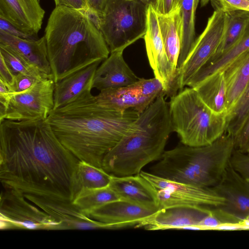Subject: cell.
Instances as JSON below:
<instances>
[{
	"label": "cell",
	"instance_id": "1",
	"mask_svg": "<svg viewBox=\"0 0 249 249\" xmlns=\"http://www.w3.org/2000/svg\"><path fill=\"white\" fill-rule=\"evenodd\" d=\"M79 160L59 140L48 118L0 121V179L24 194L71 201Z\"/></svg>",
	"mask_w": 249,
	"mask_h": 249
},
{
	"label": "cell",
	"instance_id": "2",
	"mask_svg": "<svg viewBox=\"0 0 249 249\" xmlns=\"http://www.w3.org/2000/svg\"><path fill=\"white\" fill-rule=\"evenodd\" d=\"M140 113L117 111L97 103L91 91L53 109L48 119L62 144L79 160L102 167L106 154L122 139Z\"/></svg>",
	"mask_w": 249,
	"mask_h": 249
},
{
	"label": "cell",
	"instance_id": "3",
	"mask_svg": "<svg viewBox=\"0 0 249 249\" xmlns=\"http://www.w3.org/2000/svg\"><path fill=\"white\" fill-rule=\"evenodd\" d=\"M44 33L55 83L109 55L102 32L86 10L55 6Z\"/></svg>",
	"mask_w": 249,
	"mask_h": 249
},
{
	"label": "cell",
	"instance_id": "4",
	"mask_svg": "<svg viewBox=\"0 0 249 249\" xmlns=\"http://www.w3.org/2000/svg\"><path fill=\"white\" fill-rule=\"evenodd\" d=\"M157 98L141 113L120 142L105 156L102 168L112 176L140 174L148 163L160 160L172 131L169 103Z\"/></svg>",
	"mask_w": 249,
	"mask_h": 249
},
{
	"label": "cell",
	"instance_id": "5",
	"mask_svg": "<svg viewBox=\"0 0 249 249\" xmlns=\"http://www.w3.org/2000/svg\"><path fill=\"white\" fill-rule=\"evenodd\" d=\"M235 149L233 137L225 133L211 144H181L164 151L152 174L178 182L213 187L222 179Z\"/></svg>",
	"mask_w": 249,
	"mask_h": 249
},
{
	"label": "cell",
	"instance_id": "6",
	"mask_svg": "<svg viewBox=\"0 0 249 249\" xmlns=\"http://www.w3.org/2000/svg\"><path fill=\"white\" fill-rule=\"evenodd\" d=\"M169 107L172 131L183 144L206 145L226 132V114L212 111L193 88L182 89L171 97Z\"/></svg>",
	"mask_w": 249,
	"mask_h": 249
},
{
	"label": "cell",
	"instance_id": "7",
	"mask_svg": "<svg viewBox=\"0 0 249 249\" xmlns=\"http://www.w3.org/2000/svg\"><path fill=\"white\" fill-rule=\"evenodd\" d=\"M147 6L138 0H107L99 16V28L110 53L124 50L144 37Z\"/></svg>",
	"mask_w": 249,
	"mask_h": 249
},
{
	"label": "cell",
	"instance_id": "8",
	"mask_svg": "<svg viewBox=\"0 0 249 249\" xmlns=\"http://www.w3.org/2000/svg\"><path fill=\"white\" fill-rule=\"evenodd\" d=\"M4 189L0 199L1 230H65L61 222L28 200L23 193Z\"/></svg>",
	"mask_w": 249,
	"mask_h": 249
},
{
	"label": "cell",
	"instance_id": "9",
	"mask_svg": "<svg viewBox=\"0 0 249 249\" xmlns=\"http://www.w3.org/2000/svg\"><path fill=\"white\" fill-rule=\"evenodd\" d=\"M224 12L214 10L207 25L193 47L181 68L178 70L176 90L187 86L196 73L215 55L221 42L226 26Z\"/></svg>",
	"mask_w": 249,
	"mask_h": 249
},
{
	"label": "cell",
	"instance_id": "10",
	"mask_svg": "<svg viewBox=\"0 0 249 249\" xmlns=\"http://www.w3.org/2000/svg\"><path fill=\"white\" fill-rule=\"evenodd\" d=\"M140 174L157 190L160 209L183 205L219 207L225 203L213 187L172 181L143 171Z\"/></svg>",
	"mask_w": 249,
	"mask_h": 249
},
{
	"label": "cell",
	"instance_id": "11",
	"mask_svg": "<svg viewBox=\"0 0 249 249\" xmlns=\"http://www.w3.org/2000/svg\"><path fill=\"white\" fill-rule=\"evenodd\" d=\"M162 95L166 96L163 86L154 77L141 78L131 85L103 90L95 97L99 105L108 109L117 111L132 109L141 113Z\"/></svg>",
	"mask_w": 249,
	"mask_h": 249
},
{
	"label": "cell",
	"instance_id": "12",
	"mask_svg": "<svg viewBox=\"0 0 249 249\" xmlns=\"http://www.w3.org/2000/svg\"><path fill=\"white\" fill-rule=\"evenodd\" d=\"M55 82L46 78L38 81L29 89L14 94L0 121L46 119L54 107Z\"/></svg>",
	"mask_w": 249,
	"mask_h": 249
},
{
	"label": "cell",
	"instance_id": "13",
	"mask_svg": "<svg viewBox=\"0 0 249 249\" xmlns=\"http://www.w3.org/2000/svg\"><path fill=\"white\" fill-rule=\"evenodd\" d=\"M143 38L148 61L155 77L162 84L166 96L171 98L177 94L176 90L177 71L167 55L158 14L152 4L147 6L146 30Z\"/></svg>",
	"mask_w": 249,
	"mask_h": 249
},
{
	"label": "cell",
	"instance_id": "14",
	"mask_svg": "<svg viewBox=\"0 0 249 249\" xmlns=\"http://www.w3.org/2000/svg\"><path fill=\"white\" fill-rule=\"evenodd\" d=\"M24 195L28 200L53 218L61 222L65 230L125 228L122 224L105 223L90 218L71 201L31 194Z\"/></svg>",
	"mask_w": 249,
	"mask_h": 249
},
{
	"label": "cell",
	"instance_id": "15",
	"mask_svg": "<svg viewBox=\"0 0 249 249\" xmlns=\"http://www.w3.org/2000/svg\"><path fill=\"white\" fill-rule=\"evenodd\" d=\"M225 199L219 208L230 216L237 226L249 221V182L243 178L230 162L220 182L213 187Z\"/></svg>",
	"mask_w": 249,
	"mask_h": 249
},
{
	"label": "cell",
	"instance_id": "16",
	"mask_svg": "<svg viewBox=\"0 0 249 249\" xmlns=\"http://www.w3.org/2000/svg\"><path fill=\"white\" fill-rule=\"evenodd\" d=\"M212 208L183 205L160 209L142 221L139 227L148 230H197V225L210 213Z\"/></svg>",
	"mask_w": 249,
	"mask_h": 249
},
{
	"label": "cell",
	"instance_id": "17",
	"mask_svg": "<svg viewBox=\"0 0 249 249\" xmlns=\"http://www.w3.org/2000/svg\"><path fill=\"white\" fill-rule=\"evenodd\" d=\"M45 13L39 0H0V18L36 39Z\"/></svg>",
	"mask_w": 249,
	"mask_h": 249
},
{
	"label": "cell",
	"instance_id": "18",
	"mask_svg": "<svg viewBox=\"0 0 249 249\" xmlns=\"http://www.w3.org/2000/svg\"><path fill=\"white\" fill-rule=\"evenodd\" d=\"M159 210L119 199L90 210L85 214L100 222L122 224L127 228H139L142 221Z\"/></svg>",
	"mask_w": 249,
	"mask_h": 249
},
{
	"label": "cell",
	"instance_id": "19",
	"mask_svg": "<svg viewBox=\"0 0 249 249\" xmlns=\"http://www.w3.org/2000/svg\"><path fill=\"white\" fill-rule=\"evenodd\" d=\"M124 49L110 53L100 64L96 71L92 85L100 91L119 88L138 82V77L130 69L123 57Z\"/></svg>",
	"mask_w": 249,
	"mask_h": 249
},
{
	"label": "cell",
	"instance_id": "20",
	"mask_svg": "<svg viewBox=\"0 0 249 249\" xmlns=\"http://www.w3.org/2000/svg\"><path fill=\"white\" fill-rule=\"evenodd\" d=\"M109 186L121 199L160 209L157 190L140 174L121 177L112 176Z\"/></svg>",
	"mask_w": 249,
	"mask_h": 249
},
{
	"label": "cell",
	"instance_id": "21",
	"mask_svg": "<svg viewBox=\"0 0 249 249\" xmlns=\"http://www.w3.org/2000/svg\"><path fill=\"white\" fill-rule=\"evenodd\" d=\"M102 62H95L55 82L53 109L71 103L85 92L91 91L96 71Z\"/></svg>",
	"mask_w": 249,
	"mask_h": 249
},
{
	"label": "cell",
	"instance_id": "22",
	"mask_svg": "<svg viewBox=\"0 0 249 249\" xmlns=\"http://www.w3.org/2000/svg\"><path fill=\"white\" fill-rule=\"evenodd\" d=\"M0 44L7 45L41 72L52 74L44 36L31 40L12 36L0 30Z\"/></svg>",
	"mask_w": 249,
	"mask_h": 249
},
{
	"label": "cell",
	"instance_id": "23",
	"mask_svg": "<svg viewBox=\"0 0 249 249\" xmlns=\"http://www.w3.org/2000/svg\"><path fill=\"white\" fill-rule=\"evenodd\" d=\"M224 72L227 88V115L243 94L249 82V50L228 64Z\"/></svg>",
	"mask_w": 249,
	"mask_h": 249
},
{
	"label": "cell",
	"instance_id": "24",
	"mask_svg": "<svg viewBox=\"0 0 249 249\" xmlns=\"http://www.w3.org/2000/svg\"><path fill=\"white\" fill-rule=\"evenodd\" d=\"M158 18L167 55L177 71L182 34L180 7L165 15L158 14Z\"/></svg>",
	"mask_w": 249,
	"mask_h": 249
},
{
	"label": "cell",
	"instance_id": "25",
	"mask_svg": "<svg viewBox=\"0 0 249 249\" xmlns=\"http://www.w3.org/2000/svg\"><path fill=\"white\" fill-rule=\"evenodd\" d=\"M193 88L212 111L227 115V88L223 71L208 75Z\"/></svg>",
	"mask_w": 249,
	"mask_h": 249
},
{
	"label": "cell",
	"instance_id": "26",
	"mask_svg": "<svg viewBox=\"0 0 249 249\" xmlns=\"http://www.w3.org/2000/svg\"><path fill=\"white\" fill-rule=\"evenodd\" d=\"M111 177L112 175L102 167H98L85 161L79 160L71 182V201L83 190L108 186Z\"/></svg>",
	"mask_w": 249,
	"mask_h": 249
},
{
	"label": "cell",
	"instance_id": "27",
	"mask_svg": "<svg viewBox=\"0 0 249 249\" xmlns=\"http://www.w3.org/2000/svg\"><path fill=\"white\" fill-rule=\"evenodd\" d=\"M249 50V21L240 40L229 50L213 58L193 77L187 86L193 88L208 75L222 71L228 64Z\"/></svg>",
	"mask_w": 249,
	"mask_h": 249
},
{
	"label": "cell",
	"instance_id": "28",
	"mask_svg": "<svg viewBox=\"0 0 249 249\" xmlns=\"http://www.w3.org/2000/svg\"><path fill=\"white\" fill-rule=\"evenodd\" d=\"M225 13L226 22L224 35L216 53L212 58L224 53L235 45L243 36L249 21V12L233 10Z\"/></svg>",
	"mask_w": 249,
	"mask_h": 249
},
{
	"label": "cell",
	"instance_id": "29",
	"mask_svg": "<svg viewBox=\"0 0 249 249\" xmlns=\"http://www.w3.org/2000/svg\"><path fill=\"white\" fill-rule=\"evenodd\" d=\"M197 6L196 0H182L181 3L182 34L177 71L186 59L196 40L195 14Z\"/></svg>",
	"mask_w": 249,
	"mask_h": 249
},
{
	"label": "cell",
	"instance_id": "30",
	"mask_svg": "<svg viewBox=\"0 0 249 249\" xmlns=\"http://www.w3.org/2000/svg\"><path fill=\"white\" fill-rule=\"evenodd\" d=\"M121 199L108 185L95 189L82 190L72 201L82 212L85 213L110 202Z\"/></svg>",
	"mask_w": 249,
	"mask_h": 249
},
{
	"label": "cell",
	"instance_id": "31",
	"mask_svg": "<svg viewBox=\"0 0 249 249\" xmlns=\"http://www.w3.org/2000/svg\"><path fill=\"white\" fill-rule=\"evenodd\" d=\"M0 56L2 57L15 75L22 73L42 79H53V75H48L41 72L7 45L0 44Z\"/></svg>",
	"mask_w": 249,
	"mask_h": 249
},
{
	"label": "cell",
	"instance_id": "32",
	"mask_svg": "<svg viewBox=\"0 0 249 249\" xmlns=\"http://www.w3.org/2000/svg\"><path fill=\"white\" fill-rule=\"evenodd\" d=\"M249 113V82L231 111L227 115L226 132L234 137Z\"/></svg>",
	"mask_w": 249,
	"mask_h": 249
},
{
	"label": "cell",
	"instance_id": "33",
	"mask_svg": "<svg viewBox=\"0 0 249 249\" xmlns=\"http://www.w3.org/2000/svg\"><path fill=\"white\" fill-rule=\"evenodd\" d=\"M230 162L232 167L249 182V155L234 149Z\"/></svg>",
	"mask_w": 249,
	"mask_h": 249
},
{
	"label": "cell",
	"instance_id": "34",
	"mask_svg": "<svg viewBox=\"0 0 249 249\" xmlns=\"http://www.w3.org/2000/svg\"><path fill=\"white\" fill-rule=\"evenodd\" d=\"M214 10L224 12L243 10L249 12V0H210Z\"/></svg>",
	"mask_w": 249,
	"mask_h": 249
},
{
	"label": "cell",
	"instance_id": "35",
	"mask_svg": "<svg viewBox=\"0 0 249 249\" xmlns=\"http://www.w3.org/2000/svg\"><path fill=\"white\" fill-rule=\"evenodd\" d=\"M233 140L235 150L248 153L249 150V113Z\"/></svg>",
	"mask_w": 249,
	"mask_h": 249
},
{
	"label": "cell",
	"instance_id": "36",
	"mask_svg": "<svg viewBox=\"0 0 249 249\" xmlns=\"http://www.w3.org/2000/svg\"><path fill=\"white\" fill-rule=\"evenodd\" d=\"M41 80L42 79L34 76L18 73L16 75L15 83L12 91L14 94L22 92L29 89L36 83Z\"/></svg>",
	"mask_w": 249,
	"mask_h": 249
},
{
	"label": "cell",
	"instance_id": "37",
	"mask_svg": "<svg viewBox=\"0 0 249 249\" xmlns=\"http://www.w3.org/2000/svg\"><path fill=\"white\" fill-rule=\"evenodd\" d=\"M15 77L16 75L9 67L2 57L0 56V81L3 82L12 90L15 83Z\"/></svg>",
	"mask_w": 249,
	"mask_h": 249
},
{
	"label": "cell",
	"instance_id": "38",
	"mask_svg": "<svg viewBox=\"0 0 249 249\" xmlns=\"http://www.w3.org/2000/svg\"><path fill=\"white\" fill-rule=\"evenodd\" d=\"M0 30L3 31L15 36L27 39L36 40L34 37L18 30L9 22L1 18H0Z\"/></svg>",
	"mask_w": 249,
	"mask_h": 249
},
{
	"label": "cell",
	"instance_id": "39",
	"mask_svg": "<svg viewBox=\"0 0 249 249\" xmlns=\"http://www.w3.org/2000/svg\"><path fill=\"white\" fill-rule=\"evenodd\" d=\"M55 6H65L70 8L88 11L87 0H53Z\"/></svg>",
	"mask_w": 249,
	"mask_h": 249
},
{
	"label": "cell",
	"instance_id": "40",
	"mask_svg": "<svg viewBox=\"0 0 249 249\" xmlns=\"http://www.w3.org/2000/svg\"><path fill=\"white\" fill-rule=\"evenodd\" d=\"M154 7L158 14H168L173 9V0H157Z\"/></svg>",
	"mask_w": 249,
	"mask_h": 249
},
{
	"label": "cell",
	"instance_id": "41",
	"mask_svg": "<svg viewBox=\"0 0 249 249\" xmlns=\"http://www.w3.org/2000/svg\"><path fill=\"white\" fill-rule=\"evenodd\" d=\"M107 0H87L89 10L97 14L100 16Z\"/></svg>",
	"mask_w": 249,
	"mask_h": 249
},
{
	"label": "cell",
	"instance_id": "42",
	"mask_svg": "<svg viewBox=\"0 0 249 249\" xmlns=\"http://www.w3.org/2000/svg\"><path fill=\"white\" fill-rule=\"evenodd\" d=\"M138 0L140 1L146 5L152 4L155 6L157 0Z\"/></svg>",
	"mask_w": 249,
	"mask_h": 249
},
{
	"label": "cell",
	"instance_id": "43",
	"mask_svg": "<svg viewBox=\"0 0 249 249\" xmlns=\"http://www.w3.org/2000/svg\"><path fill=\"white\" fill-rule=\"evenodd\" d=\"M182 0H173V9L180 7Z\"/></svg>",
	"mask_w": 249,
	"mask_h": 249
},
{
	"label": "cell",
	"instance_id": "44",
	"mask_svg": "<svg viewBox=\"0 0 249 249\" xmlns=\"http://www.w3.org/2000/svg\"><path fill=\"white\" fill-rule=\"evenodd\" d=\"M200 0H196V4L198 5V4H199V3L200 2Z\"/></svg>",
	"mask_w": 249,
	"mask_h": 249
},
{
	"label": "cell",
	"instance_id": "45",
	"mask_svg": "<svg viewBox=\"0 0 249 249\" xmlns=\"http://www.w3.org/2000/svg\"><path fill=\"white\" fill-rule=\"evenodd\" d=\"M247 154H248L249 155V151Z\"/></svg>",
	"mask_w": 249,
	"mask_h": 249
},
{
	"label": "cell",
	"instance_id": "46",
	"mask_svg": "<svg viewBox=\"0 0 249 249\" xmlns=\"http://www.w3.org/2000/svg\"></svg>",
	"mask_w": 249,
	"mask_h": 249
}]
</instances>
